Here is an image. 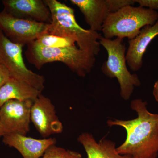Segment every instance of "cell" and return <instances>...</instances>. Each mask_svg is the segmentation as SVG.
I'll list each match as a JSON object with an SVG mask.
<instances>
[{"mask_svg": "<svg viewBox=\"0 0 158 158\" xmlns=\"http://www.w3.org/2000/svg\"><path fill=\"white\" fill-rule=\"evenodd\" d=\"M147 103L141 99L133 100L131 108L138 117L129 120L109 119L110 127L118 126L126 131L127 138L116 150L131 158H157L158 156V114L150 113Z\"/></svg>", "mask_w": 158, "mask_h": 158, "instance_id": "1", "label": "cell"}, {"mask_svg": "<svg viewBox=\"0 0 158 158\" xmlns=\"http://www.w3.org/2000/svg\"><path fill=\"white\" fill-rule=\"evenodd\" d=\"M52 15V21L46 33L50 35L73 40L79 48L96 56L99 52L98 32L85 30L76 20L74 10L57 0H44Z\"/></svg>", "mask_w": 158, "mask_h": 158, "instance_id": "2", "label": "cell"}, {"mask_svg": "<svg viewBox=\"0 0 158 158\" xmlns=\"http://www.w3.org/2000/svg\"><path fill=\"white\" fill-rule=\"evenodd\" d=\"M25 56L29 63L37 69L48 63L61 62L80 77H85L91 71L96 56L76 45L50 48L40 45L35 41L27 45Z\"/></svg>", "mask_w": 158, "mask_h": 158, "instance_id": "3", "label": "cell"}, {"mask_svg": "<svg viewBox=\"0 0 158 158\" xmlns=\"http://www.w3.org/2000/svg\"><path fill=\"white\" fill-rule=\"evenodd\" d=\"M158 19L157 11L140 6H126L108 15L102 29L103 37L107 39L116 37L130 40L145 26L153 25Z\"/></svg>", "mask_w": 158, "mask_h": 158, "instance_id": "4", "label": "cell"}, {"mask_svg": "<svg viewBox=\"0 0 158 158\" xmlns=\"http://www.w3.org/2000/svg\"><path fill=\"white\" fill-rule=\"evenodd\" d=\"M123 39H107L102 35L99 42L108 53V59L104 62L102 70L109 77L116 78L120 86V94L125 100L129 99L135 87L141 85V81L136 74H131L127 66L126 48Z\"/></svg>", "mask_w": 158, "mask_h": 158, "instance_id": "5", "label": "cell"}, {"mask_svg": "<svg viewBox=\"0 0 158 158\" xmlns=\"http://www.w3.org/2000/svg\"><path fill=\"white\" fill-rule=\"evenodd\" d=\"M23 47L10 41L0 29V63L9 70L11 78L25 82L42 92L45 78L27 68L23 59Z\"/></svg>", "mask_w": 158, "mask_h": 158, "instance_id": "6", "label": "cell"}, {"mask_svg": "<svg viewBox=\"0 0 158 158\" xmlns=\"http://www.w3.org/2000/svg\"><path fill=\"white\" fill-rule=\"evenodd\" d=\"M34 102L11 100L0 107L1 137L13 133L26 135L30 131L31 109Z\"/></svg>", "mask_w": 158, "mask_h": 158, "instance_id": "7", "label": "cell"}, {"mask_svg": "<svg viewBox=\"0 0 158 158\" xmlns=\"http://www.w3.org/2000/svg\"><path fill=\"white\" fill-rule=\"evenodd\" d=\"M48 24L13 17L3 10L0 12V29L5 36L16 44L27 46L46 32Z\"/></svg>", "mask_w": 158, "mask_h": 158, "instance_id": "8", "label": "cell"}, {"mask_svg": "<svg viewBox=\"0 0 158 158\" xmlns=\"http://www.w3.org/2000/svg\"><path fill=\"white\" fill-rule=\"evenodd\" d=\"M31 118L43 138L60 134L63 131V125L56 115L55 106L49 98L41 94L33 102Z\"/></svg>", "mask_w": 158, "mask_h": 158, "instance_id": "9", "label": "cell"}, {"mask_svg": "<svg viewBox=\"0 0 158 158\" xmlns=\"http://www.w3.org/2000/svg\"><path fill=\"white\" fill-rule=\"evenodd\" d=\"M4 11L13 17L35 22L51 24L50 9L42 0H3Z\"/></svg>", "mask_w": 158, "mask_h": 158, "instance_id": "10", "label": "cell"}, {"mask_svg": "<svg viewBox=\"0 0 158 158\" xmlns=\"http://www.w3.org/2000/svg\"><path fill=\"white\" fill-rule=\"evenodd\" d=\"M2 141L17 150L23 158H40L47 148L56 143V138L35 139L17 133L4 136Z\"/></svg>", "mask_w": 158, "mask_h": 158, "instance_id": "11", "label": "cell"}, {"mask_svg": "<svg viewBox=\"0 0 158 158\" xmlns=\"http://www.w3.org/2000/svg\"><path fill=\"white\" fill-rule=\"evenodd\" d=\"M158 35V19L152 26H145L135 38L129 40L126 54L127 63L131 70L137 71L142 66V59L148 47Z\"/></svg>", "mask_w": 158, "mask_h": 158, "instance_id": "12", "label": "cell"}, {"mask_svg": "<svg viewBox=\"0 0 158 158\" xmlns=\"http://www.w3.org/2000/svg\"><path fill=\"white\" fill-rule=\"evenodd\" d=\"M70 2L80 9L90 30L97 32L102 31L110 13L106 0H70Z\"/></svg>", "mask_w": 158, "mask_h": 158, "instance_id": "13", "label": "cell"}, {"mask_svg": "<svg viewBox=\"0 0 158 158\" xmlns=\"http://www.w3.org/2000/svg\"><path fill=\"white\" fill-rule=\"evenodd\" d=\"M77 141L85 148L87 158H131L129 155L119 154L115 142L104 138L97 142L90 133H82Z\"/></svg>", "mask_w": 158, "mask_h": 158, "instance_id": "14", "label": "cell"}, {"mask_svg": "<svg viewBox=\"0 0 158 158\" xmlns=\"http://www.w3.org/2000/svg\"><path fill=\"white\" fill-rule=\"evenodd\" d=\"M41 93L25 82L11 78L0 88V107L11 100L34 101Z\"/></svg>", "mask_w": 158, "mask_h": 158, "instance_id": "15", "label": "cell"}, {"mask_svg": "<svg viewBox=\"0 0 158 158\" xmlns=\"http://www.w3.org/2000/svg\"><path fill=\"white\" fill-rule=\"evenodd\" d=\"M37 44L50 48H60L75 45L73 40L63 38L45 33L35 40Z\"/></svg>", "mask_w": 158, "mask_h": 158, "instance_id": "16", "label": "cell"}, {"mask_svg": "<svg viewBox=\"0 0 158 158\" xmlns=\"http://www.w3.org/2000/svg\"><path fill=\"white\" fill-rule=\"evenodd\" d=\"M66 154V150L54 144L47 149L40 158H65Z\"/></svg>", "mask_w": 158, "mask_h": 158, "instance_id": "17", "label": "cell"}, {"mask_svg": "<svg viewBox=\"0 0 158 158\" xmlns=\"http://www.w3.org/2000/svg\"><path fill=\"white\" fill-rule=\"evenodd\" d=\"M110 13L116 12L127 6H132L135 0H106Z\"/></svg>", "mask_w": 158, "mask_h": 158, "instance_id": "18", "label": "cell"}, {"mask_svg": "<svg viewBox=\"0 0 158 158\" xmlns=\"http://www.w3.org/2000/svg\"><path fill=\"white\" fill-rule=\"evenodd\" d=\"M141 7H147L151 10H158V0H135Z\"/></svg>", "mask_w": 158, "mask_h": 158, "instance_id": "19", "label": "cell"}, {"mask_svg": "<svg viewBox=\"0 0 158 158\" xmlns=\"http://www.w3.org/2000/svg\"><path fill=\"white\" fill-rule=\"evenodd\" d=\"M11 78L9 70L0 63V88Z\"/></svg>", "mask_w": 158, "mask_h": 158, "instance_id": "20", "label": "cell"}, {"mask_svg": "<svg viewBox=\"0 0 158 158\" xmlns=\"http://www.w3.org/2000/svg\"><path fill=\"white\" fill-rule=\"evenodd\" d=\"M65 158H82V156L80 153L67 150V154Z\"/></svg>", "mask_w": 158, "mask_h": 158, "instance_id": "21", "label": "cell"}, {"mask_svg": "<svg viewBox=\"0 0 158 158\" xmlns=\"http://www.w3.org/2000/svg\"><path fill=\"white\" fill-rule=\"evenodd\" d=\"M153 94L156 100L158 102V80L155 84L154 86L153 91Z\"/></svg>", "mask_w": 158, "mask_h": 158, "instance_id": "22", "label": "cell"}, {"mask_svg": "<svg viewBox=\"0 0 158 158\" xmlns=\"http://www.w3.org/2000/svg\"><path fill=\"white\" fill-rule=\"evenodd\" d=\"M0 137H1V126H0Z\"/></svg>", "mask_w": 158, "mask_h": 158, "instance_id": "23", "label": "cell"}]
</instances>
